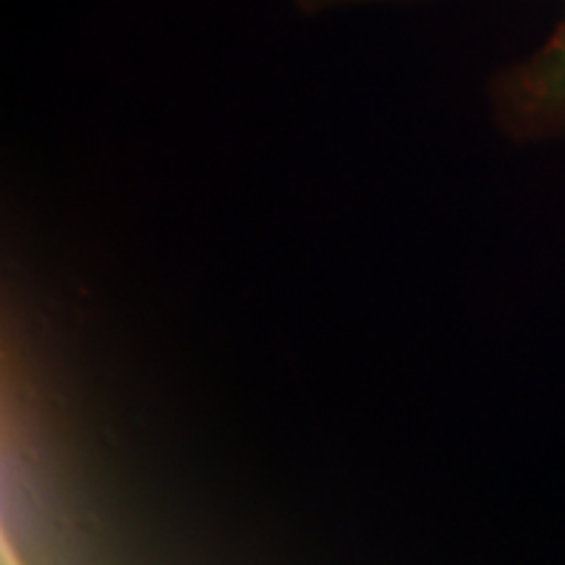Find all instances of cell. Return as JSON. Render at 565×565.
<instances>
[{"label":"cell","mask_w":565,"mask_h":565,"mask_svg":"<svg viewBox=\"0 0 565 565\" xmlns=\"http://www.w3.org/2000/svg\"><path fill=\"white\" fill-rule=\"evenodd\" d=\"M370 3H406V0H296L303 13H320L343 9V6H370Z\"/></svg>","instance_id":"cell-2"},{"label":"cell","mask_w":565,"mask_h":565,"mask_svg":"<svg viewBox=\"0 0 565 565\" xmlns=\"http://www.w3.org/2000/svg\"><path fill=\"white\" fill-rule=\"evenodd\" d=\"M492 103L508 137L532 141L565 134V19L540 51L498 76Z\"/></svg>","instance_id":"cell-1"}]
</instances>
